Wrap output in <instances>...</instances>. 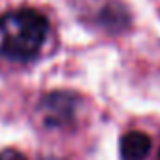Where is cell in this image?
<instances>
[{
    "label": "cell",
    "mask_w": 160,
    "mask_h": 160,
    "mask_svg": "<svg viewBox=\"0 0 160 160\" xmlns=\"http://www.w3.org/2000/svg\"><path fill=\"white\" fill-rule=\"evenodd\" d=\"M51 23L34 8H17L0 15V62L25 68L40 60L51 42Z\"/></svg>",
    "instance_id": "cell-1"
},
{
    "label": "cell",
    "mask_w": 160,
    "mask_h": 160,
    "mask_svg": "<svg viewBox=\"0 0 160 160\" xmlns=\"http://www.w3.org/2000/svg\"><path fill=\"white\" fill-rule=\"evenodd\" d=\"M79 104H81L79 98L66 91L45 94L38 102V108L34 113L38 128L55 132V130H64L68 126H73L77 119Z\"/></svg>",
    "instance_id": "cell-2"
},
{
    "label": "cell",
    "mask_w": 160,
    "mask_h": 160,
    "mask_svg": "<svg viewBox=\"0 0 160 160\" xmlns=\"http://www.w3.org/2000/svg\"><path fill=\"white\" fill-rule=\"evenodd\" d=\"M149 152H151V139L147 134L132 130L122 136L121 139L122 160H145Z\"/></svg>",
    "instance_id": "cell-3"
},
{
    "label": "cell",
    "mask_w": 160,
    "mask_h": 160,
    "mask_svg": "<svg viewBox=\"0 0 160 160\" xmlns=\"http://www.w3.org/2000/svg\"><path fill=\"white\" fill-rule=\"evenodd\" d=\"M0 160H28V158L17 149H4L0 151Z\"/></svg>",
    "instance_id": "cell-4"
},
{
    "label": "cell",
    "mask_w": 160,
    "mask_h": 160,
    "mask_svg": "<svg viewBox=\"0 0 160 160\" xmlns=\"http://www.w3.org/2000/svg\"><path fill=\"white\" fill-rule=\"evenodd\" d=\"M156 158H158V160H160V151H158V156H156Z\"/></svg>",
    "instance_id": "cell-5"
}]
</instances>
